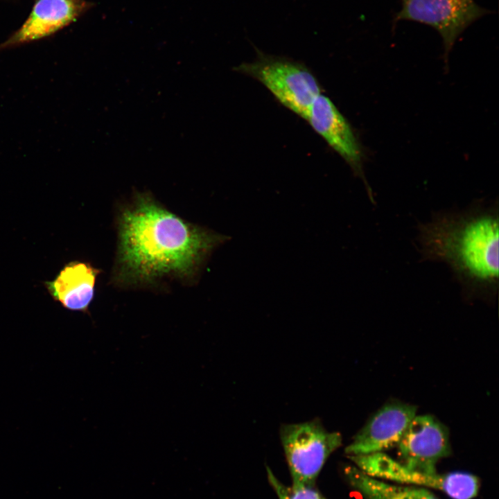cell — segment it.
<instances>
[{
	"label": "cell",
	"instance_id": "cell-1",
	"mask_svg": "<svg viewBox=\"0 0 499 499\" xmlns=\"http://www.w3.org/2000/svg\"><path fill=\"white\" fill-rule=\"evenodd\" d=\"M118 229L116 277L127 284L190 278L229 239L185 221L145 193L121 211Z\"/></svg>",
	"mask_w": 499,
	"mask_h": 499
},
{
	"label": "cell",
	"instance_id": "cell-2",
	"mask_svg": "<svg viewBox=\"0 0 499 499\" xmlns=\"http://www.w3.org/2000/svg\"><path fill=\"white\" fill-rule=\"evenodd\" d=\"M423 259L443 261L464 292L491 297L498 286V214L482 204L462 211L439 213L419 227Z\"/></svg>",
	"mask_w": 499,
	"mask_h": 499
},
{
	"label": "cell",
	"instance_id": "cell-3",
	"mask_svg": "<svg viewBox=\"0 0 499 499\" xmlns=\"http://www.w3.org/2000/svg\"><path fill=\"white\" fill-rule=\"evenodd\" d=\"M279 437L294 486H315L326 462L342 444L341 434L327 430L317 418L283 423Z\"/></svg>",
	"mask_w": 499,
	"mask_h": 499
},
{
	"label": "cell",
	"instance_id": "cell-4",
	"mask_svg": "<svg viewBox=\"0 0 499 499\" xmlns=\"http://www.w3.org/2000/svg\"><path fill=\"white\" fill-rule=\"evenodd\" d=\"M263 85L288 110L305 119L321 94L319 82L304 64L287 58L261 53L252 62L236 68Z\"/></svg>",
	"mask_w": 499,
	"mask_h": 499
},
{
	"label": "cell",
	"instance_id": "cell-5",
	"mask_svg": "<svg viewBox=\"0 0 499 499\" xmlns=\"http://www.w3.org/2000/svg\"><path fill=\"white\" fill-rule=\"evenodd\" d=\"M347 457L354 466L371 477L437 489L453 499H472L479 491L478 478L469 473H438L417 471L383 452Z\"/></svg>",
	"mask_w": 499,
	"mask_h": 499
},
{
	"label": "cell",
	"instance_id": "cell-6",
	"mask_svg": "<svg viewBox=\"0 0 499 499\" xmlns=\"http://www.w3.org/2000/svg\"><path fill=\"white\" fill-rule=\"evenodd\" d=\"M397 19H408L432 26L441 35L446 55L458 35L487 13L473 0H401Z\"/></svg>",
	"mask_w": 499,
	"mask_h": 499
},
{
	"label": "cell",
	"instance_id": "cell-7",
	"mask_svg": "<svg viewBox=\"0 0 499 499\" xmlns=\"http://www.w3.org/2000/svg\"><path fill=\"white\" fill-rule=\"evenodd\" d=\"M400 462L423 472H437L439 460L450 454L447 428L434 416L416 415L396 445Z\"/></svg>",
	"mask_w": 499,
	"mask_h": 499
},
{
	"label": "cell",
	"instance_id": "cell-8",
	"mask_svg": "<svg viewBox=\"0 0 499 499\" xmlns=\"http://www.w3.org/2000/svg\"><path fill=\"white\" fill-rule=\"evenodd\" d=\"M305 119L337 153L360 177L367 186L373 202L372 192L367 183L362 170V154L359 143L346 119L333 102L319 94L311 105Z\"/></svg>",
	"mask_w": 499,
	"mask_h": 499
},
{
	"label": "cell",
	"instance_id": "cell-9",
	"mask_svg": "<svg viewBox=\"0 0 499 499\" xmlns=\"http://www.w3.org/2000/svg\"><path fill=\"white\" fill-rule=\"evenodd\" d=\"M416 413L415 405L401 402L383 405L370 417L345 448L346 455H367L396 446Z\"/></svg>",
	"mask_w": 499,
	"mask_h": 499
},
{
	"label": "cell",
	"instance_id": "cell-10",
	"mask_svg": "<svg viewBox=\"0 0 499 499\" xmlns=\"http://www.w3.org/2000/svg\"><path fill=\"white\" fill-rule=\"evenodd\" d=\"M91 4L85 0H37L22 26L0 51L49 37L75 21Z\"/></svg>",
	"mask_w": 499,
	"mask_h": 499
},
{
	"label": "cell",
	"instance_id": "cell-11",
	"mask_svg": "<svg viewBox=\"0 0 499 499\" xmlns=\"http://www.w3.org/2000/svg\"><path fill=\"white\" fill-rule=\"evenodd\" d=\"M100 270L90 263L73 261L65 264L51 281L44 283L52 299L64 308L89 313Z\"/></svg>",
	"mask_w": 499,
	"mask_h": 499
},
{
	"label": "cell",
	"instance_id": "cell-12",
	"mask_svg": "<svg viewBox=\"0 0 499 499\" xmlns=\"http://www.w3.org/2000/svg\"><path fill=\"white\" fill-rule=\"evenodd\" d=\"M350 487L365 499H437L427 489L392 484L368 475L354 465L343 469Z\"/></svg>",
	"mask_w": 499,
	"mask_h": 499
},
{
	"label": "cell",
	"instance_id": "cell-13",
	"mask_svg": "<svg viewBox=\"0 0 499 499\" xmlns=\"http://www.w3.org/2000/svg\"><path fill=\"white\" fill-rule=\"evenodd\" d=\"M268 482L278 499H327L315 486L286 485L274 475L269 466H266Z\"/></svg>",
	"mask_w": 499,
	"mask_h": 499
}]
</instances>
